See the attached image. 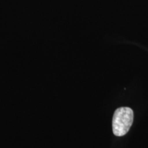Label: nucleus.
I'll use <instances>...</instances> for the list:
<instances>
[{"instance_id":"nucleus-1","label":"nucleus","mask_w":148,"mask_h":148,"mask_svg":"<svg viewBox=\"0 0 148 148\" xmlns=\"http://www.w3.org/2000/svg\"><path fill=\"white\" fill-rule=\"evenodd\" d=\"M133 110L128 107H121L114 111L112 118V131L116 136H124L133 123Z\"/></svg>"}]
</instances>
